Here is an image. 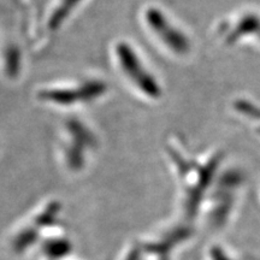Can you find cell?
I'll use <instances>...</instances> for the list:
<instances>
[{"label":"cell","mask_w":260,"mask_h":260,"mask_svg":"<svg viewBox=\"0 0 260 260\" xmlns=\"http://www.w3.org/2000/svg\"><path fill=\"white\" fill-rule=\"evenodd\" d=\"M81 0H64V2L60 4L59 8H58L57 11L54 12L53 16H52L51 27L52 28L59 27V25L64 22L65 17L69 16L70 12L73 11L74 6L79 4Z\"/></svg>","instance_id":"277c9868"},{"label":"cell","mask_w":260,"mask_h":260,"mask_svg":"<svg viewBox=\"0 0 260 260\" xmlns=\"http://www.w3.org/2000/svg\"><path fill=\"white\" fill-rule=\"evenodd\" d=\"M105 84L98 81L86 82L82 86L73 89H50L40 93V98L47 102L60 104V105H69L74 103L89 102L98 98L105 92Z\"/></svg>","instance_id":"3957f363"},{"label":"cell","mask_w":260,"mask_h":260,"mask_svg":"<svg viewBox=\"0 0 260 260\" xmlns=\"http://www.w3.org/2000/svg\"><path fill=\"white\" fill-rule=\"evenodd\" d=\"M147 23L167 46L177 54H186L190 44L184 34L175 28L158 9H149L146 14Z\"/></svg>","instance_id":"7a4b0ae2"},{"label":"cell","mask_w":260,"mask_h":260,"mask_svg":"<svg viewBox=\"0 0 260 260\" xmlns=\"http://www.w3.org/2000/svg\"><path fill=\"white\" fill-rule=\"evenodd\" d=\"M117 57L122 70L126 74L128 79L136 87L149 98H159L160 95V87L155 79L145 69L138 54L133 51L128 44H119L117 46Z\"/></svg>","instance_id":"6da1fadb"}]
</instances>
